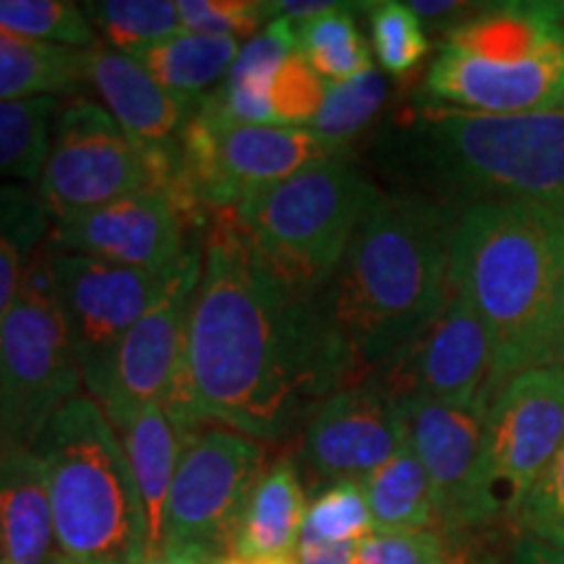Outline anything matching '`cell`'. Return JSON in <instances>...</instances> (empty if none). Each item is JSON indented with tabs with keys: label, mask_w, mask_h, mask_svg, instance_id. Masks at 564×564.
<instances>
[{
	"label": "cell",
	"mask_w": 564,
	"mask_h": 564,
	"mask_svg": "<svg viewBox=\"0 0 564 564\" xmlns=\"http://www.w3.org/2000/svg\"><path fill=\"white\" fill-rule=\"evenodd\" d=\"M345 387L348 373L316 295L274 278L232 212L212 217L183 358L162 403L173 421L183 432L217 423L257 442H282Z\"/></svg>",
	"instance_id": "obj_1"
},
{
	"label": "cell",
	"mask_w": 564,
	"mask_h": 564,
	"mask_svg": "<svg viewBox=\"0 0 564 564\" xmlns=\"http://www.w3.org/2000/svg\"><path fill=\"white\" fill-rule=\"evenodd\" d=\"M457 212L419 194H382L316 293L348 387L371 379L426 333L449 299Z\"/></svg>",
	"instance_id": "obj_2"
},
{
	"label": "cell",
	"mask_w": 564,
	"mask_h": 564,
	"mask_svg": "<svg viewBox=\"0 0 564 564\" xmlns=\"http://www.w3.org/2000/svg\"><path fill=\"white\" fill-rule=\"evenodd\" d=\"M564 288V209L478 202L455 220L449 291L460 293L491 340V400L514 373L544 366Z\"/></svg>",
	"instance_id": "obj_3"
},
{
	"label": "cell",
	"mask_w": 564,
	"mask_h": 564,
	"mask_svg": "<svg viewBox=\"0 0 564 564\" xmlns=\"http://www.w3.org/2000/svg\"><path fill=\"white\" fill-rule=\"evenodd\" d=\"M32 449L45 465L58 554L87 564H141L152 554L121 436L89 394L63 405Z\"/></svg>",
	"instance_id": "obj_4"
},
{
	"label": "cell",
	"mask_w": 564,
	"mask_h": 564,
	"mask_svg": "<svg viewBox=\"0 0 564 564\" xmlns=\"http://www.w3.org/2000/svg\"><path fill=\"white\" fill-rule=\"evenodd\" d=\"M426 97L489 116L564 108V3L523 0L470 11L444 37Z\"/></svg>",
	"instance_id": "obj_5"
},
{
	"label": "cell",
	"mask_w": 564,
	"mask_h": 564,
	"mask_svg": "<svg viewBox=\"0 0 564 564\" xmlns=\"http://www.w3.org/2000/svg\"><path fill=\"white\" fill-rule=\"evenodd\" d=\"M408 131L411 154L442 194L564 209V108L489 116L432 102Z\"/></svg>",
	"instance_id": "obj_6"
},
{
	"label": "cell",
	"mask_w": 564,
	"mask_h": 564,
	"mask_svg": "<svg viewBox=\"0 0 564 564\" xmlns=\"http://www.w3.org/2000/svg\"><path fill=\"white\" fill-rule=\"evenodd\" d=\"M377 196L379 188L350 160L333 158L251 194L232 215L274 278L316 295Z\"/></svg>",
	"instance_id": "obj_7"
},
{
	"label": "cell",
	"mask_w": 564,
	"mask_h": 564,
	"mask_svg": "<svg viewBox=\"0 0 564 564\" xmlns=\"http://www.w3.org/2000/svg\"><path fill=\"white\" fill-rule=\"evenodd\" d=\"M82 384L84 364L55 295L45 243L0 319V440L34 447Z\"/></svg>",
	"instance_id": "obj_8"
},
{
	"label": "cell",
	"mask_w": 564,
	"mask_h": 564,
	"mask_svg": "<svg viewBox=\"0 0 564 564\" xmlns=\"http://www.w3.org/2000/svg\"><path fill=\"white\" fill-rule=\"evenodd\" d=\"M481 520L518 531V512L564 442V373L528 369L499 387L484 419Z\"/></svg>",
	"instance_id": "obj_9"
},
{
	"label": "cell",
	"mask_w": 564,
	"mask_h": 564,
	"mask_svg": "<svg viewBox=\"0 0 564 564\" xmlns=\"http://www.w3.org/2000/svg\"><path fill=\"white\" fill-rule=\"evenodd\" d=\"M37 194L53 223L152 188L150 162L102 105L76 97L61 105Z\"/></svg>",
	"instance_id": "obj_10"
},
{
	"label": "cell",
	"mask_w": 564,
	"mask_h": 564,
	"mask_svg": "<svg viewBox=\"0 0 564 564\" xmlns=\"http://www.w3.org/2000/svg\"><path fill=\"white\" fill-rule=\"evenodd\" d=\"M262 470V442L223 426L186 432L162 518V544L228 554L232 525Z\"/></svg>",
	"instance_id": "obj_11"
},
{
	"label": "cell",
	"mask_w": 564,
	"mask_h": 564,
	"mask_svg": "<svg viewBox=\"0 0 564 564\" xmlns=\"http://www.w3.org/2000/svg\"><path fill=\"white\" fill-rule=\"evenodd\" d=\"M202 253L183 262L152 308L121 337L110 356L84 373L89 398L116 429L150 405L165 403L186 345L188 314L202 278Z\"/></svg>",
	"instance_id": "obj_12"
},
{
	"label": "cell",
	"mask_w": 564,
	"mask_h": 564,
	"mask_svg": "<svg viewBox=\"0 0 564 564\" xmlns=\"http://www.w3.org/2000/svg\"><path fill=\"white\" fill-rule=\"evenodd\" d=\"M491 340L484 322L460 293L449 291L426 333L366 382L379 384L398 403L421 394L486 415L491 405Z\"/></svg>",
	"instance_id": "obj_13"
},
{
	"label": "cell",
	"mask_w": 564,
	"mask_h": 564,
	"mask_svg": "<svg viewBox=\"0 0 564 564\" xmlns=\"http://www.w3.org/2000/svg\"><path fill=\"white\" fill-rule=\"evenodd\" d=\"M47 243L61 253L171 274L202 249L204 236L188 230L165 194L158 188H141L63 223H53Z\"/></svg>",
	"instance_id": "obj_14"
},
{
	"label": "cell",
	"mask_w": 564,
	"mask_h": 564,
	"mask_svg": "<svg viewBox=\"0 0 564 564\" xmlns=\"http://www.w3.org/2000/svg\"><path fill=\"white\" fill-rule=\"evenodd\" d=\"M47 264L84 373L110 356L121 337L150 312L175 272L154 274L79 253H61L51 243Z\"/></svg>",
	"instance_id": "obj_15"
},
{
	"label": "cell",
	"mask_w": 564,
	"mask_h": 564,
	"mask_svg": "<svg viewBox=\"0 0 564 564\" xmlns=\"http://www.w3.org/2000/svg\"><path fill=\"white\" fill-rule=\"evenodd\" d=\"M408 442L426 470L434 494L436 523L444 533L484 528L481 463L484 413L436 403L432 398L400 400Z\"/></svg>",
	"instance_id": "obj_16"
},
{
	"label": "cell",
	"mask_w": 564,
	"mask_h": 564,
	"mask_svg": "<svg viewBox=\"0 0 564 564\" xmlns=\"http://www.w3.org/2000/svg\"><path fill=\"white\" fill-rule=\"evenodd\" d=\"M408 440L400 403L361 382L329 394L303 426L301 455L324 481H364Z\"/></svg>",
	"instance_id": "obj_17"
},
{
	"label": "cell",
	"mask_w": 564,
	"mask_h": 564,
	"mask_svg": "<svg viewBox=\"0 0 564 564\" xmlns=\"http://www.w3.org/2000/svg\"><path fill=\"white\" fill-rule=\"evenodd\" d=\"M84 79L150 162L152 188L158 186L178 160L181 139L202 97L175 95L154 82L131 55L100 42L84 51Z\"/></svg>",
	"instance_id": "obj_18"
},
{
	"label": "cell",
	"mask_w": 564,
	"mask_h": 564,
	"mask_svg": "<svg viewBox=\"0 0 564 564\" xmlns=\"http://www.w3.org/2000/svg\"><path fill=\"white\" fill-rule=\"evenodd\" d=\"M55 528L45 465L32 447L0 440V560L53 564Z\"/></svg>",
	"instance_id": "obj_19"
},
{
	"label": "cell",
	"mask_w": 564,
	"mask_h": 564,
	"mask_svg": "<svg viewBox=\"0 0 564 564\" xmlns=\"http://www.w3.org/2000/svg\"><path fill=\"white\" fill-rule=\"evenodd\" d=\"M306 507L299 465L293 457H278L251 486L232 525L228 554L246 560L293 556L299 552Z\"/></svg>",
	"instance_id": "obj_20"
},
{
	"label": "cell",
	"mask_w": 564,
	"mask_h": 564,
	"mask_svg": "<svg viewBox=\"0 0 564 564\" xmlns=\"http://www.w3.org/2000/svg\"><path fill=\"white\" fill-rule=\"evenodd\" d=\"M116 432L121 436L133 481L139 486L154 552V549L162 546V518H165L167 494H171L175 468H178L186 432L173 421V415L162 403L150 405L147 411L133 415Z\"/></svg>",
	"instance_id": "obj_21"
},
{
	"label": "cell",
	"mask_w": 564,
	"mask_h": 564,
	"mask_svg": "<svg viewBox=\"0 0 564 564\" xmlns=\"http://www.w3.org/2000/svg\"><path fill=\"white\" fill-rule=\"evenodd\" d=\"M238 37L178 32L173 37L131 53L154 82L183 97H204V89L223 82L236 63Z\"/></svg>",
	"instance_id": "obj_22"
},
{
	"label": "cell",
	"mask_w": 564,
	"mask_h": 564,
	"mask_svg": "<svg viewBox=\"0 0 564 564\" xmlns=\"http://www.w3.org/2000/svg\"><path fill=\"white\" fill-rule=\"evenodd\" d=\"M82 84L84 51L0 30V102L74 95Z\"/></svg>",
	"instance_id": "obj_23"
},
{
	"label": "cell",
	"mask_w": 564,
	"mask_h": 564,
	"mask_svg": "<svg viewBox=\"0 0 564 564\" xmlns=\"http://www.w3.org/2000/svg\"><path fill=\"white\" fill-rule=\"evenodd\" d=\"M361 486L373 533L423 531L436 525L432 484L408 440L398 455L366 476Z\"/></svg>",
	"instance_id": "obj_24"
},
{
	"label": "cell",
	"mask_w": 564,
	"mask_h": 564,
	"mask_svg": "<svg viewBox=\"0 0 564 564\" xmlns=\"http://www.w3.org/2000/svg\"><path fill=\"white\" fill-rule=\"evenodd\" d=\"M53 220L37 188L0 183V319L21 291L26 272L47 243Z\"/></svg>",
	"instance_id": "obj_25"
},
{
	"label": "cell",
	"mask_w": 564,
	"mask_h": 564,
	"mask_svg": "<svg viewBox=\"0 0 564 564\" xmlns=\"http://www.w3.org/2000/svg\"><path fill=\"white\" fill-rule=\"evenodd\" d=\"M352 9L356 6L337 3L333 11L293 24L295 51L327 84L350 82L373 68V51L358 30Z\"/></svg>",
	"instance_id": "obj_26"
},
{
	"label": "cell",
	"mask_w": 564,
	"mask_h": 564,
	"mask_svg": "<svg viewBox=\"0 0 564 564\" xmlns=\"http://www.w3.org/2000/svg\"><path fill=\"white\" fill-rule=\"evenodd\" d=\"M61 105V97L0 102V178L26 186L40 181Z\"/></svg>",
	"instance_id": "obj_27"
},
{
	"label": "cell",
	"mask_w": 564,
	"mask_h": 564,
	"mask_svg": "<svg viewBox=\"0 0 564 564\" xmlns=\"http://www.w3.org/2000/svg\"><path fill=\"white\" fill-rule=\"evenodd\" d=\"M387 97H390V79L377 68L366 70L350 82L327 84L322 108L306 129L327 141L335 152L345 154L350 141L361 137L379 116Z\"/></svg>",
	"instance_id": "obj_28"
},
{
	"label": "cell",
	"mask_w": 564,
	"mask_h": 564,
	"mask_svg": "<svg viewBox=\"0 0 564 564\" xmlns=\"http://www.w3.org/2000/svg\"><path fill=\"white\" fill-rule=\"evenodd\" d=\"M82 9L112 51L126 55L158 45L183 30L178 3L171 0H100L84 3Z\"/></svg>",
	"instance_id": "obj_29"
},
{
	"label": "cell",
	"mask_w": 564,
	"mask_h": 564,
	"mask_svg": "<svg viewBox=\"0 0 564 564\" xmlns=\"http://www.w3.org/2000/svg\"><path fill=\"white\" fill-rule=\"evenodd\" d=\"M0 30L76 51L97 45L87 13L68 0H0Z\"/></svg>",
	"instance_id": "obj_30"
},
{
	"label": "cell",
	"mask_w": 564,
	"mask_h": 564,
	"mask_svg": "<svg viewBox=\"0 0 564 564\" xmlns=\"http://www.w3.org/2000/svg\"><path fill=\"white\" fill-rule=\"evenodd\" d=\"M371 533L373 523L361 481H335L308 502L299 546L361 544Z\"/></svg>",
	"instance_id": "obj_31"
},
{
	"label": "cell",
	"mask_w": 564,
	"mask_h": 564,
	"mask_svg": "<svg viewBox=\"0 0 564 564\" xmlns=\"http://www.w3.org/2000/svg\"><path fill=\"white\" fill-rule=\"evenodd\" d=\"M371 24V51L390 76L413 74L419 63L429 55V37L423 21L415 17L408 3L382 0V3H364Z\"/></svg>",
	"instance_id": "obj_32"
},
{
	"label": "cell",
	"mask_w": 564,
	"mask_h": 564,
	"mask_svg": "<svg viewBox=\"0 0 564 564\" xmlns=\"http://www.w3.org/2000/svg\"><path fill=\"white\" fill-rule=\"evenodd\" d=\"M324 95H327V82L316 76L299 53L291 55L278 70L270 89L274 123L306 129L319 112Z\"/></svg>",
	"instance_id": "obj_33"
},
{
	"label": "cell",
	"mask_w": 564,
	"mask_h": 564,
	"mask_svg": "<svg viewBox=\"0 0 564 564\" xmlns=\"http://www.w3.org/2000/svg\"><path fill=\"white\" fill-rule=\"evenodd\" d=\"M518 533L564 549V442L520 507Z\"/></svg>",
	"instance_id": "obj_34"
},
{
	"label": "cell",
	"mask_w": 564,
	"mask_h": 564,
	"mask_svg": "<svg viewBox=\"0 0 564 564\" xmlns=\"http://www.w3.org/2000/svg\"><path fill=\"white\" fill-rule=\"evenodd\" d=\"M178 17L186 32L253 37L270 13L262 0H178Z\"/></svg>",
	"instance_id": "obj_35"
},
{
	"label": "cell",
	"mask_w": 564,
	"mask_h": 564,
	"mask_svg": "<svg viewBox=\"0 0 564 564\" xmlns=\"http://www.w3.org/2000/svg\"><path fill=\"white\" fill-rule=\"evenodd\" d=\"M356 564H449L447 535L434 528L371 533L358 544Z\"/></svg>",
	"instance_id": "obj_36"
},
{
	"label": "cell",
	"mask_w": 564,
	"mask_h": 564,
	"mask_svg": "<svg viewBox=\"0 0 564 564\" xmlns=\"http://www.w3.org/2000/svg\"><path fill=\"white\" fill-rule=\"evenodd\" d=\"M510 564H564V549L535 541L531 535H518Z\"/></svg>",
	"instance_id": "obj_37"
},
{
	"label": "cell",
	"mask_w": 564,
	"mask_h": 564,
	"mask_svg": "<svg viewBox=\"0 0 564 564\" xmlns=\"http://www.w3.org/2000/svg\"><path fill=\"white\" fill-rule=\"evenodd\" d=\"M358 544H303L299 546V564H356Z\"/></svg>",
	"instance_id": "obj_38"
},
{
	"label": "cell",
	"mask_w": 564,
	"mask_h": 564,
	"mask_svg": "<svg viewBox=\"0 0 564 564\" xmlns=\"http://www.w3.org/2000/svg\"><path fill=\"white\" fill-rule=\"evenodd\" d=\"M220 556L186 544H162L141 564H215Z\"/></svg>",
	"instance_id": "obj_39"
},
{
	"label": "cell",
	"mask_w": 564,
	"mask_h": 564,
	"mask_svg": "<svg viewBox=\"0 0 564 564\" xmlns=\"http://www.w3.org/2000/svg\"><path fill=\"white\" fill-rule=\"evenodd\" d=\"M544 366H546V369H556V371L564 373V288H562L560 306H556L552 335H549ZM544 366H541V369H544Z\"/></svg>",
	"instance_id": "obj_40"
},
{
	"label": "cell",
	"mask_w": 564,
	"mask_h": 564,
	"mask_svg": "<svg viewBox=\"0 0 564 564\" xmlns=\"http://www.w3.org/2000/svg\"><path fill=\"white\" fill-rule=\"evenodd\" d=\"M408 6L419 19H453L468 13L465 9H474V6L457 3V0H413Z\"/></svg>",
	"instance_id": "obj_41"
},
{
	"label": "cell",
	"mask_w": 564,
	"mask_h": 564,
	"mask_svg": "<svg viewBox=\"0 0 564 564\" xmlns=\"http://www.w3.org/2000/svg\"><path fill=\"white\" fill-rule=\"evenodd\" d=\"M215 564H299V556H270V560H246V556L225 554Z\"/></svg>",
	"instance_id": "obj_42"
},
{
	"label": "cell",
	"mask_w": 564,
	"mask_h": 564,
	"mask_svg": "<svg viewBox=\"0 0 564 564\" xmlns=\"http://www.w3.org/2000/svg\"><path fill=\"white\" fill-rule=\"evenodd\" d=\"M53 564H87V562H79V560H68V556H63V554H58L53 560Z\"/></svg>",
	"instance_id": "obj_43"
},
{
	"label": "cell",
	"mask_w": 564,
	"mask_h": 564,
	"mask_svg": "<svg viewBox=\"0 0 564 564\" xmlns=\"http://www.w3.org/2000/svg\"><path fill=\"white\" fill-rule=\"evenodd\" d=\"M0 564H6V562H3V560H0Z\"/></svg>",
	"instance_id": "obj_44"
}]
</instances>
